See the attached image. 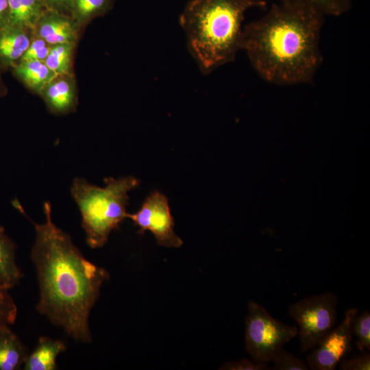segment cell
<instances>
[{
	"label": "cell",
	"instance_id": "cell-1",
	"mask_svg": "<svg viewBox=\"0 0 370 370\" xmlns=\"http://www.w3.org/2000/svg\"><path fill=\"white\" fill-rule=\"evenodd\" d=\"M45 221L32 222L36 237L31 251L38 286V312L74 340L92 341L89 315L108 278L106 269L88 260L69 234L51 218V204H43Z\"/></svg>",
	"mask_w": 370,
	"mask_h": 370
},
{
	"label": "cell",
	"instance_id": "cell-2",
	"mask_svg": "<svg viewBox=\"0 0 370 370\" xmlns=\"http://www.w3.org/2000/svg\"><path fill=\"white\" fill-rule=\"evenodd\" d=\"M324 18L302 5L273 4L262 17L244 25L241 50L269 84L312 83L323 62L320 40Z\"/></svg>",
	"mask_w": 370,
	"mask_h": 370
},
{
	"label": "cell",
	"instance_id": "cell-3",
	"mask_svg": "<svg viewBox=\"0 0 370 370\" xmlns=\"http://www.w3.org/2000/svg\"><path fill=\"white\" fill-rule=\"evenodd\" d=\"M264 0H188L179 16L187 48L199 70L208 75L233 62L241 50L246 12L266 6Z\"/></svg>",
	"mask_w": 370,
	"mask_h": 370
},
{
	"label": "cell",
	"instance_id": "cell-4",
	"mask_svg": "<svg viewBox=\"0 0 370 370\" xmlns=\"http://www.w3.org/2000/svg\"><path fill=\"white\" fill-rule=\"evenodd\" d=\"M105 186L90 184L75 177L71 193L82 216V226L88 245L97 249L108 241L111 232L126 219L128 192L138 185L133 176L104 179Z\"/></svg>",
	"mask_w": 370,
	"mask_h": 370
},
{
	"label": "cell",
	"instance_id": "cell-5",
	"mask_svg": "<svg viewBox=\"0 0 370 370\" xmlns=\"http://www.w3.org/2000/svg\"><path fill=\"white\" fill-rule=\"evenodd\" d=\"M295 326L274 319L261 305L250 301L245 319V350L258 363L271 362L275 352L295 337Z\"/></svg>",
	"mask_w": 370,
	"mask_h": 370
},
{
	"label": "cell",
	"instance_id": "cell-6",
	"mask_svg": "<svg viewBox=\"0 0 370 370\" xmlns=\"http://www.w3.org/2000/svg\"><path fill=\"white\" fill-rule=\"evenodd\" d=\"M337 304L335 294L325 293L306 297L290 306L289 315L299 325L302 352L316 347L333 328Z\"/></svg>",
	"mask_w": 370,
	"mask_h": 370
},
{
	"label": "cell",
	"instance_id": "cell-7",
	"mask_svg": "<svg viewBox=\"0 0 370 370\" xmlns=\"http://www.w3.org/2000/svg\"><path fill=\"white\" fill-rule=\"evenodd\" d=\"M139 228L138 233L143 234L150 231L159 245L166 247H180L182 240L173 230L174 221L166 197L158 191L151 193L145 199L141 208L135 213H127Z\"/></svg>",
	"mask_w": 370,
	"mask_h": 370
},
{
	"label": "cell",
	"instance_id": "cell-8",
	"mask_svg": "<svg viewBox=\"0 0 370 370\" xmlns=\"http://www.w3.org/2000/svg\"><path fill=\"white\" fill-rule=\"evenodd\" d=\"M357 309H349L343 321L332 329L306 357L313 370H333L352 349V323Z\"/></svg>",
	"mask_w": 370,
	"mask_h": 370
},
{
	"label": "cell",
	"instance_id": "cell-9",
	"mask_svg": "<svg viewBox=\"0 0 370 370\" xmlns=\"http://www.w3.org/2000/svg\"><path fill=\"white\" fill-rule=\"evenodd\" d=\"M75 19L71 16L47 9L36 28L38 36L48 45L73 43L76 36Z\"/></svg>",
	"mask_w": 370,
	"mask_h": 370
},
{
	"label": "cell",
	"instance_id": "cell-10",
	"mask_svg": "<svg viewBox=\"0 0 370 370\" xmlns=\"http://www.w3.org/2000/svg\"><path fill=\"white\" fill-rule=\"evenodd\" d=\"M25 29L10 24L0 29V64L12 66L20 60L30 44Z\"/></svg>",
	"mask_w": 370,
	"mask_h": 370
},
{
	"label": "cell",
	"instance_id": "cell-11",
	"mask_svg": "<svg viewBox=\"0 0 370 370\" xmlns=\"http://www.w3.org/2000/svg\"><path fill=\"white\" fill-rule=\"evenodd\" d=\"M66 349L64 342L41 336L36 348L28 354L23 366L25 370L57 369L56 359Z\"/></svg>",
	"mask_w": 370,
	"mask_h": 370
},
{
	"label": "cell",
	"instance_id": "cell-12",
	"mask_svg": "<svg viewBox=\"0 0 370 370\" xmlns=\"http://www.w3.org/2000/svg\"><path fill=\"white\" fill-rule=\"evenodd\" d=\"M16 247L0 225V287L9 290L18 285L23 274L16 261Z\"/></svg>",
	"mask_w": 370,
	"mask_h": 370
},
{
	"label": "cell",
	"instance_id": "cell-13",
	"mask_svg": "<svg viewBox=\"0 0 370 370\" xmlns=\"http://www.w3.org/2000/svg\"><path fill=\"white\" fill-rule=\"evenodd\" d=\"M27 355L25 347L10 327L0 330V370L20 369Z\"/></svg>",
	"mask_w": 370,
	"mask_h": 370
},
{
	"label": "cell",
	"instance_id": "cell-14",
	"mask_svg": "<svg viewBox=\"0 0 370 370\" xmlns=\"http://www.w3.org/2000/svg\"><path fill=\"white\" fill-rule=\"evenodd\" d=\"M9 24L25 29L36 28L47 10L45 0H8Z\"/></svg>",
	"mask_w": 370,
	"mask_h": 370
},
{
	"label": "cell",
	"instance_id": "cell-15",
	"mask_svg": "<svg viewBox=\"0 0 370 370\" xmlns=\"http://www.w3.org/2000/svg\"><path fill=\"white\" fill-rule=\"evenodd\" d=\"M15 75L30 88L42 92L56 75L40 60L19 61L12 65Z\"/></svg>",
	"mask_w": 370,
	"mask_h": 370
},
{
	"label": "cell",
	"instance_id": "cell-16",
	"mask_svg": "<svg viewBox=\"0 0 370 370\" xmlns=\"http://www.w3.org/2000/svg\"><path fill=\"white\" fill-rule=\"evenodd\" d=\"M42 92L46 103L52 112L58 114L65 113L74 108V89L66 80L51 82Z\"/></svg>",
	"mask_w": 370,
	"mask_h": 370
},
{
	"label": "cell",
	"instance_id": "cell-17",
	"mask_svg": "<svg viewBox=\"0 0 370 370\" xmlns=\"http://www.w3.org/2000/svg\"><path fill=\"white\" fill-rule=\"evenodd\" d=\"M279 3L302 5L324 16H340L352 8V0H277Z\"/></svg>",
	"mask_w": 370,
	"mask_h": 370
},
{
	"label": "cell",
	"instance_id": "cell-18",
	"mask_svg": "<svg viewBox=\"0 0 370 370\" xmlns=\"http://www.w3.org/2000/svg\"><path fill=\"white\" fill-rule=\"evenodd\" d=\"M73 43L51 45L45 64L56 75H68L71 70Z\"/></svg>",
	"mask_w": 370,
	"mask_h": 370
},
{
	"label": "cell",
	"instance_id": "cell-19",
	"mask_svg": "<svg viewBox=\"0 0 370 370\" xmlns=\"http://www.w3.org/2000/svg\"><path fill=\"white\" fill-rule=\"evenodd\" d=\"M113 0H73L71 16L77 21H84L106 12Z\"/></svg>",
	"mask_w": 370,
	"mask_h": 370
},
{
	"label": "cell",
	"instance_id": "cell-20",
	"mask_svg": "<svg viewBox=\"0 0 370 370\" xmlns=\"http://www.w3.org/2000/svg\"><path fill=\"white\" fill-rule=\"evenodd\" d=\"M352 333L357 338V346L360 352L370 350V313L365 311L355 315L352 323Z\"/></svg>",
	"mask_w": 370,
	"mask_h": 370
},
{
	"label": "cell",
	"instance_id": "cell-21",
	"mask_svg": "<svg viewBox=\"0 0 370 370\" xmlns=\"http://www.w3.org/2000/svg\"><path fill=\"white\" fill-rule=\"evenodd\" d=\"M8 291L0 287V330L13 324L17 316V306Z\"/></svg>",
	"mask_w": 370,
	"mask_h": 370
},
{
	"label": "cell",
	"instance_id": "cell-22",
	"mask_svg": "<svg viewBox=\"0 0 370 370\" xmlns=\"http://www.w3.org/2000/svg\"><path fill=\"white\" fill-rule=\"evenodd\" d=\"M271 362L275 364L274 369L276 370L307 369V366L303 360L288 353L283 347H281L275 352Z\"/></svg>",
	"mask_w": 370,
	"mask_h": 370
},
{
	"label": "cell",
	"instance_id": "cell-23",
	"mask_svg": "<svg viewBox=\"0 0 370 370\" xmlns=\"http://www.w3.org/2000/svg\"><path fill=\"white\" fill-rule=\"evenodd\" d=\"M50 47L43 39L40 38L35 39L30 42L29 46L19 61L35 60L45 62Z\"/></svg>",
	"mask_w": 370,
	"mask_h": 370
},
{
	"label": "cell",
	"instance_id": "cell-24",
	"mask_svg": "<svg viewBox=\"0 0 370 370\" xmlns=\"http://www.w3.org/2000/svg\"><path fill=\"white\" fill-rule=\"evenodd\" d=\"M339 362L342 370H369L370 355L365 351L349 358H343Z\"/></svg>",
	"mask_w": 370,
	"mask_h": 370
},
{
	"label": "cell",
	"instance_id": "cell-25",
	"mask_svg": "<svg viewBox=\"0 0 370 370\" xmlns=\"http://www.w3.org/2000/svg\"><path fill=\"white\" fill-rule=\"evenodd\" d=\"M269 369L267 364L258 363L247 359L227 362L220 368V369L225 370H266Z\"/></svg>",
	"mask_w": 370,
	"mask_h": 370
},
{
	"label": "cell",
	"instance_id": "cell-26",
	"mask_svg": "<svg viewBox=\"0 0 370 370\" xmlns=\"http://www.w3.org/2000/svg\"><path fill=\"white\" fill-rule=\"evenodd\" d=\"M47 9L71 16L73 0H45Z\"/></svg>",
	"mask_w": 370,
	"mask_h": 370
},
{
	"label": "cell",
	"instance_id": "cell-27",
	"mask_svg": "<svg viewBox=\"0 0 370 370\" xmlns=\"http://www.w3.org/2000/svg\"><path fill=\"white\" fill-rule=\"evenodd\" d=\"M9 24L8 0H0V29Z\"/></svg>",
	"mask_w": 370,
	"mask_h": 370
}]
</instances>
